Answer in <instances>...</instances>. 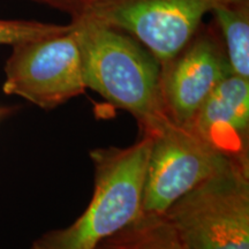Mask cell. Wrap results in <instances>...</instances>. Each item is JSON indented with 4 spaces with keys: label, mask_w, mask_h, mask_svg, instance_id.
I'll use <instances>...</instances> for the list:
<instances>
[{
    "label": "cell",
    "mask_w": 249,
    "mask_h": 249,
    "mask_svg": "<svg viewBox=\"0 0 249 249\" xmlns=\"http://www.w3.org/2000/svg\"><path fill=\"white\" fill-rule=\"evenodd\" d=\"M4 71L6 95L44 110L60 107L87 89L73 26L67 33L12 45Z\"/></svg>",
    "instance_id": "5b68a950"
},
{
    "label": "cell",
    "mask_w": 249,
    "mask_h": 249,
    "mask_svg": "<svg viewBox=\"0 0 249 249\" xmlns=\"http://www.w3.org/2000/svg\"><path fill=\"white\" fill-rule=\"evenodd\" d=\"M97 249H105V248H104V247H103V246H102V245H99V246H98V247H97Z\"/></svg>",
    "instance_id": "4fadbf2b"
},
{
    "label": "cell",
    "mask_w": 249,
    "mask_h": 249,
    "mask_svg": "<svg viewBox=\"0 0 249 249\" xmlns=\"http://www.w3.org/2000/svg\"><path fill=\"white\" fill-rule=\"evenodd\" d=\"M233 74L249 80V0H227L213 9Z\"/></svg>",
    "instance_id": "9c48e42d"
},
{
    "label": "cell",
    "mask_w": 249,
    "mask_h": 249,
    "mask_svg": "<svg viewBox=\"0 0 249 249\" xmlns=\"http://www.w3.org/2000/svg\"><path fill=\"white\" fill-rule=\"evenodd\" d=\"M33 1L40 2V4L48 5L50 7H53L58 11L65 12L70 14L71 18H76L80 15L81 12L85 9L87 5L91 0H33Z\"/></svg>",
    "instance_id": "7c38bea8"
},
{
    "label": "cell",
    "mask_w": 249,
    "mask_h": 249,
    "mask_svg": "<svg viewBox=\"0 0 249 249\" xmlns=\"http://www.w3.org/2000/svg\"><path fill=\"white\" fill-rule=\"evenodd\" d=\"M71 29V24H53L38 21L2 20L0 18V45H15L18 43L59 35Z\"/></svg>",
    "instance_id": "8fae6325"
},
{
    "label": "cell",
    "mask_w": 249,
    "mask_h": 249,
    "mask_svg": "<svg viewBox=\"0 0 249 249\" xmlns=\"http://www.w3.org/2000/svg\"><path fill=\"white\" fill-rule=\"evenodd\" d=\"M101 245L105 249H186L163 214L144 213Z\"/></svg>",
    "instance_id": "30bf717a"
},
{
    "label": "cell",
    "mask_w": 249,
    "mask_h": 249,
    "mask_svg": "<svg viewBox=\"0 0 249 249\" xmlns=\"http://www.w3.org/2000/svg\"><path fill=\"white\" fill-rule=\"evenodd\" d=\"M86 88L135 118L142 135L172 123L161 96L160 65L134 37L88 18H71Z\"/></svg>",
    "instance_id": "6da1fadb"
},
{
    "label": "cell",
    "mask_w": 249,
    "mask_h": 249,
    "mask_svg": "<svg viewBox=\"0 0 249 249\" xmlns=\"http://www.w3.org/2000/svg\"><path fill=\"white\" fill-rule=\"evenodd\" d=\"M150 138L142 191L144 214H163L181 196L238 164L188 127L170 123Z\"/></svg>",
    "instance_id": "8992f818"
},
{
    "label": "cell",
    "mask_w": 249,
    "mask_h": 249,
    "mask_svg": "<svg viewBox=\"0 0 249 249\" xmlns=\"http://www.w3.org/2000/svg\"><path fill=\"white\" fill-rule=\"evenodd\" d=\"M163 216L186 249H249V166L232 165Z\"/></svg>",
    "instance_id": "3957f363"
},
{
    "label": "cell",
    "mask_w": 249,
    "mask_h": 249,
    "mask_svg": "<svg viewBox=\"0 0 249 249\" xmlns=\"http://www.w3.org/2000/svg\"><path fill=\"white\" fill-rule=\"evenodd\" d=\"M225 1L91 0L76 18L97 21L128 34L164 66L191 42L204 15Z\"/></svg>",
    "instance_id": "277c9868"
},
{
    "label": "cell",
    "mask_w": 249,
    "mask_h": 249,
    "mask_svg": "<svg viewBox=\"0 0 249 249\" xmlns=\"http://www.w3.org/2000/svg\"><path fill=\"white\" fill-rule=\"evenodd\" d=\"M151 138L127 148L95 149V186L87 209L71 225L44 233L30 249H97L142 213V191Z\"/></svg>",
    "instance_id": "7a4b0ae2"
},
{
    "label": "cell",
    "mask_w": 249,
    "mask_h": 249,
    "mask_svg": "<svg viewBox=\"0 0 249 249\" xmlns=\"http://www.w3.org/2000/svg\"><path fill=\"white\" fill-rule=\"evenodd\" d=\"M185 127L229 160L249 166V80L227 75Z\"/></svg>",
    "instance_id": "ba28073f"
},
{
    "label": "cell",
    "mask_w": 249,
    "mask_h": 249,
    "mask_svg": "<svg viewBox=\"0 0 249 249\" xmlns=\"http://www.w3.org/2000/svg\"><path fill=\"white\" fill-rule=\"evenodd\" d=\"M160 71L165 112L179 126H187L220 81L232 73L217 39L197 33L172 60L160 66Z\"/></svg>",
    "instance_id": "52a82bcc"
}]
</instances>
